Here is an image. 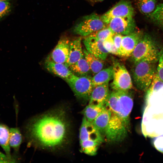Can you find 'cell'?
<instances>
[{"instance_id": "d6986e66", "label": "cell", "mask_w": 163, "mask_h": 163, "mask_svg": "<svg viewBox=\"0 0 163 163\" xmlns=\"http://www.w3.org/2000/svg\"><path fill=\"white\" fill-rule=\"evenodd\" d=\"M113 67L110 66L103 69L91 77V80L93 87L109 83L113 79Z\"/></svg>"}, {"instance_id": "f546056e", "label": "cell", "mask_w": 163, "mask_h": 163, "mask_svg": "<svg viewBox=\"0 0 163 163\" xmlns=\"http://www.w3.org/2000/svg\"><path fill=\"white\" fill-rule=\"evenodd\" d=\"M11 8V4L9 1H0V19L9 13Z\"/></svg>"}, {"instance_id": "603a6c76", "label": "cell", "mask_w": 163, "mask_h": 163, "mask_svg": "<svg viewBox=\"0 0 163 163\" xmlns=\"http://www.w3.org/2000/svg\"><path fill=\"white\" fill-rule=\"evenodd\" d=\"M134 0L139 11L147 17L154 11L157 5V0Z\"/></svg>"}, {"instance_id": "6da1fadb", "label": "cell", "mask_w": 163, "mask_h": 163, "mask_svg": "<svg viewBox=\"0 0 163 163\" xmlns=\"http://www.w3.org/2000/svg\"><path fill=\"white\" fill-rule=\"evenodd\" d=\"M69 125L66 111L60 108L33 119L26 130L32 144L53 150L62 147L67 141Z\"/></svg>"}, {"instance_id": "4dcf8cb0", "label": "cell", "mask_w": 163, "mask_h": 163, "mask_svg": "<svg viewBox=\"0 0 163 163\" xmlns=\"http://www.w3.org/2000/svg\"><path fill=\"white\" fill-rule=\"evenodd\" d=\"M152 143L155 149L163 153V135L154 138Z\"/></svg>"}, {"instance_id": "8992f818", "label": "cell", "mask_w": 163, "mask_h": 163, "mask_svg": "<svg viewBox=\"0 0 163 163\" xmlns=\"http://www.w3.org/2000/svg\"><path fill=\"white\" fill-rule=\"evenodd\" d=\"M107 26L101 16L93 13L84 17L74 26L73 31L75 34L85 37Z\"/></svg>"}, {"instance_id": "8fae6325", "label": "cell", "mask_w": 163, "mask_h": 163, "mask_svg": "<svg viewBox=\"0 0 163 163\" xmlns=\"http://www.w3.org/2000/svg\"><path fill=\"white\" fill-rule=\"evenodd\" d=\"M144 33L140 30H136L133 33L123 35L119 56L127 57L130 56Z\"/></svg>"}, {"instance_id": "4316f807", "label": "cell", "mask_w": 163, "mask_h": 163, "mask_svg": "<svg viewBox=\"0 0 163 163\" xmlns=\"http://www.w3.org/2000/svg\"><path fill=\"white\" fill-rule=\"evenodd\" d=\"M81 151L90 156L95 155L101 143L94 141L80 142Z\"/></svg>"}, {"instance_id": "f1b7e54d", "label": "cell", "mask_w": 163, "mask_h": 163, "mask_svg": "<svg viewBox=\"0 0 163 163\" xmlns=\"http://www.w3.org/2000/svg\"><path fill=\"white\" fill-rule=\"evenodd\" d=\"M114 34L107 26L105 28L94 32L89 35L104 41L109 37L113 35Z\"/></svg>"}, {"instance_id": "4fadbf2b", "label": "cell", "mask_w": 163, "mask_h": 163, "mask_svg": "<svg viewBox=\"0 0 163 163\" xmlns=\"http://www.w3.org/2000/svg\"><path fill=\"white\" fill-rule=\"evenodd\" d=\"M85 37L83 42L85 49L102 60H105L109 53L104 47L103 41L91 35Z\"/></svg>"}, {"instance_id": "9a60e30c", "label": "cell", "mask_w": 163, "mask_h": 163, "mask_svg": "<svg viewBox=\"0 0 163 163\" xmlns=\"http://www.w3.org/2000/svg\"><path fill=\"white\" fill-rule=\"evenodd\" d=\"M109 83L93 88L89 99V104L97 106H105L109 94Z\"/></svg>"}, {"instance_id": "5bb4252c", "label": "cell", "mask_w": 163, "mask_h": 163, "mask_svg": "<svg viewBox=\"0 0 163 163\" xmlns=\"http://www.w3.org/2000/svg\"><path fill=\"white\" fill-rule=\"evenodd\" d=\"M70 42L67 37H61L49 56L50 58L55 62L65 64L69 56Z\"/></svg>"}, {"instance_id": "44dd1931", "label": "cell", "mask_w": 163, "mask_h": 163, "mask_svg": "<svg viewBox=\"0 0 163 163\" xmlns=\"http://www.w3.org/2000/svg\"><path fill=\"white\" fill-rule=\"evenodd\" d=\"M84 55L89 66L91 72L94 75L103 69L104 63L100 58L91 53L85 49L83 50Z\"/></svg>"}, {"instance_id": "5b68a950", "label": "cell", "mask_w": 163, "mask_h": 163, "mask_svg": "<svg viewBox=\"0 0 163 163\" xmlns=\"http://www.w3.org/2000/svg\"><path fill=\"white\" fill-rule=\"evenodd\" d=\"M91 78L89 75L77 76L72 74L65 81L78 99L86 101L89 100L93 88Z\"/></svg>"}, {"instance_id": "1f68e13d", "label": "cell", "mask_w": 163, "mask_h": 163, "mask_svg": "<svg viewBox=\"0 0 163 163\" xmlns=\"http://www.w3.org/2000/svg\"><path fill=\"white\" fill-rule=\"evenodd\" d=\"M158 62L156 73L160 78L163 81V50Z\"/></svg>"}, {"instance_id": "e575fe53", "label": "cell", "mask_w": 163, "mask_h": 163, "mask_svg": "<svg viewBox=\"0 0 163 163\" xmlns=\"http://www.w3.org/2000/svg\"><path fill=\"white\" fill-rule=\"evenodd\" d=\"M89 1L92 3H97L102 2L104 0H88Z\"/></svg>"}, {"instance_id": "9c48e42d", "label": "cell", "mask_w": 163, "mask_h": 163, "mask_svg": "<svg viewBox=\"0 0 163 163\" xmlns=\"http://www.w3.org/2000/svg\"><path fill=\"white\" fill-rule=\"evenodd\" d=\"M107 27L113 34L122 35L129 34L136 30V25L133 17H117L112 19Z\"/></svg>"}, {"instance_id": "e0dca14e", "label": "cell", "mask_w": 163, "mask_h": 163, "mask_svg": "<svg viewBox=\"0 0 163 163\" xmlns=\"http://www.w3.org/2000/svg\"><path fill=\"white\" fill-rule=\"evenodd\" d=\"M69 46V57L66 62L65 64L68 67L84 56L81 37L70 41Z\"/></svg>"}, {"instance_id": "3957f363", "label": "cell", "mask_w": 163, "mask_h": 163, "mask_svg": "<svg viewBox=\"0 0 163 163\" xmlns=\"http://www.w3.org/2000/svg\"><path fill=\"white\" fill-rule=\"evenodd\" d=\"M157 62L142 60L134 63L132 77L134 84L139 90L146 91L156 72Z\"/></svg>"}, {"instance_id": "2e32d148", "label": "cell", "mask_w": 163, "mask_h": 163, "mask_svg": "<svg viewBox=\"0 0 163 163\" xmlns=\"http://www.w3.org/2000/svg\"><path fill=\"white\" fill-rule=\"evenodd\" d=\"M44 66L49 72L65 80L72 74L69 67L66 64L55 62L52 60L49 56L45 61Z\"/></svg>"}, {"instance_id": "484cf974", "label": "cell", "mask_w": 163, "mask_h": 163, "mask_svg": "<svg viewBox=\"0 0 163 163\" xmlns=\"http://www.w3.org/2000/svg\"><path fill=\"white\" fill-rule=\"evenodd\" d=\"M148 17L155 25L163 30V3L157 5L154 11Z\"/></svg>"}, {"instance_id": "30bf717a", "label": "cell", "mask_w": 163, "mask_h": 163, "mask_svg": "<svg viewBox=\"0 0 163 163\" xmlns=\"http://www.w3.org/2000/svg\"><path fill=\"white\" fill-rule=\"evenodd\" d=\"M117 95L120 110L118 115L128 127L129 125V116L133 106V100L129 90H115ZM117 115V114H116Z\"/></svg>"}, {"instance_id": "7a4b0ae2", "label": "cell", "mask_w": 163, "mask_h": 163, "mask_svg": "<svg viewBox=\"0 0 163 163\" xmlns=\"http://www.w3.org/2000/svg\"><path fill=\"white\" fill-rule=\"evenodd\" d=\"M163 50L152 36L144 33L130 56L134 63L144 59L158 62Z\"/></svg>"}, {"instance_id": "ba28073f", "label": "cell", "mask_w": 163, "mask_h": 163, "mask_svg": "<svg viewBox=\"0 0 163 163\" xmlns=\"http://www.w3.org/2000/svg\"><path fill=\"white\" fill-rule=\"evenodd\" d=\"M134 14V10L131 2L128 0H121L101 17L103 21L107 25L113 18L133 17Z\"/></svg>"}, {"instance_id": "d6a6232c", "label": "cell", "mask_w": 163, "mask_h": 163, "mask_svg": "<svg viewBox=\"0 0 163 163\" xmlns=\"http://www.w3.org/2000/svg\"><path fill=\"white\" fill-rule=\"evenodd\" d=\"M123 35L118 34H114L113 36V43L118 50L119 56L121 48L122 38Z\"/></svg>"}, {"instance_id": "ac0fdd59", "label": "cell", "mask_w": 163, "mask_h": 163, "mask_svg": "<svg viewBox=\"0 0 163 163\" xmlns=\"http://www.w3.org/2000/svg\"><path fill=\"white\" fill-rule=\"evenodd\" d=\"M111 115L110 110L105 106L101 113L92 122L103 139Z\"/></svg>"}, {"instance_id": "277c9868", "label": "cell", "mask_w": 163, "mask_h": 163, "mask_svg": "<svg viewBox=\"0 0 163 163\" xmlns=\"http://www.w3.org/2000/svg\"><path fill=\"white\" fill-rule=\"evenodd\" d=\"M129 128L119 117L111 112L110 118L103 139L110 142L121 141L127 136Z\"/></svg>"}, {"instance_id": "52a82bcc", "label": "cell", "mask_w": 163, "mask_h": 163, "mask_svg": "<svg viewBox=\"0 0 163 163\" xmlns=\"http://www.w3.org/2000/svg\"><path fill=\"white\" fill-rule=\"evenodd\" d=\"M113 81L111 84L113 90H129L133 87L131 76L122 63L116 61L113 63Z\"/></svg>"}, {"instance_id": "83f0119b", "label": "cell", "mask_w": 163, "mask_h": 163, "mask_svg": "<svg viewBox=\"0 0 163 163\" xmlns=\"http://www.w3.org/2000/svg\"><path fill=\"white\" fill-rule=\"evenodd\" d=\"M163 87V81L159 77L156 72L152 81L146 91L145 101L148 100L155 92H157Z\"/></svg>"}, {"instance_id": "8d00e7d4", "label": "cell", "mask_w": 163, "mask_h": 163, "mask_svg": "<svg viewBox=\"0 0 163 163\" xmlns=\"http://www.w3.org/2000/svg\"></svg>"}, {"instance_id": "ffe728a7", "label": "cell", "mask_w": 163, "mask_h": 163, "mask_svg": "<svg viewBox=\"0 0 163 163\" xmlns=\"http://www.w3.org/2000/svg\"><path fill=\"white\" fill-rule=\"evenodd\" d=\"M69 68L72 74L77 76L89 75L91 72L89 66L84 56Z\"/></svg>"}, {"instance_id": "7402d4cb", "label": "cell", "mask_w": 163, "mask_h": 163, "mask_svg": "<svg viewBox=\"0 0 163 163\" xmlns=\"http://www.w3.org/2000/svg\"><path fill=\"white\" fill-rule=\"evenodd\" d=\"M9 129L6 125L0 123V145L5 154L9 157L12 158L9 144Z\"/></svg>"}, {"instance_id": "cb8c5ba5", "label": "cell", "mask_w": 163, "mask_h": 163, "mask_svg": "<svg viewBox=\"0 0 163 163\" xmlns=\"http://www.w3.org/2000/svg\"><path fill=\"white\" fill-rule=\"evenodd\" d=\"M9 144L11 148L15 151L18 150L22 141V137L18 128H11L9 129Z\"/></svg>"}, {"instance_id": "836d02e7", "label": "cell", "mask_w": 163, "mask_h": 163, "mask_svg": "<svg viewBox=\"0 0 163 163\" xmlns=\"http://www.w3.org/2000/svg\"><path fill=\"white\" fill-rule=\"evenodd\" d=\"M17 162L15 159L9 158L5 154L0 152V163H14Z\"/></svg>"}, {"instance_id": "d590c367", "label": "cell", "mask_w": 163, "mask_h": 163, "mask_svg": "<svg viewBox=\"0 0 163 163\" xmlns=\"http://www.w3.org/2000/svg\"><path fill=\"white\" fill-rule=\"evenodd\" d=\"M5 0V1H9V0H0V1Z\"/></svg>"}, {"instance_id": "7c38bea8", "label": "cell", "mask_w": 163, "mask_h": 163, "mask_svg": "<svg viewBox=\"0 0 163 163\" xmlns=\"http://www.w3.org/2000/svg\"><path fill=\"white\" fill-rule=\"evenodd\" d=\"M80 142L94 141L101 143L104 141L101 134L93 125L84 117L79 131Z\"/></svg>"}, {"instance_id": "d4e9b609", "label": "cell", "mask_w": 163, "mask_h": 163, "mask_svg": "<svg viewBox=\"0 0 163 163\" xmlns=\"http://www.w3.org/2000/svg\"><path fill=\"white\" fill-rule=\"evenodd\" d=\"M104 106H97L88 104L82 111L84 117L89 121L92 123L103 110Z\"/></svg>"}]
</instances>
